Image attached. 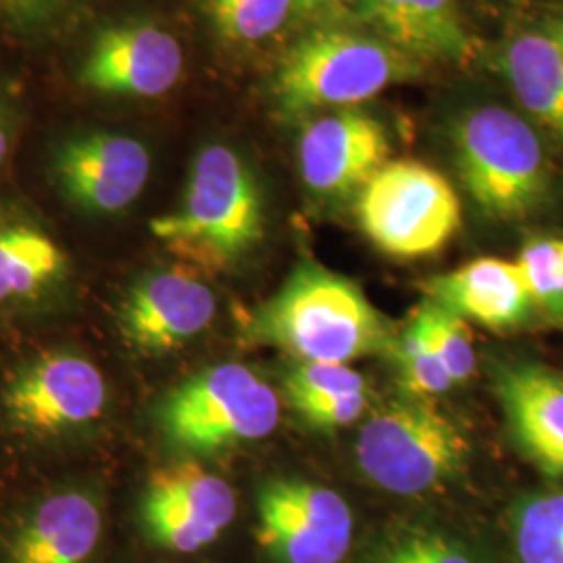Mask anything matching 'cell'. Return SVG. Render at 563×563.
Listing matches in <instances>:
<instances>
[{
    "instance_id": "6da1fadb",
    "label": "cell",
    "mask_w": 563,
    "mask_h": 563,
    "mask_svg": "<svg viewBox=\"0 0 563 563\" xmlns=\"http://www.w3.org/2000/svg\"><path fill=\"white\" fill-rule=\"evenodd\" d=\"M249 339L278 346L301 363L349 365L395 353V334L355 282L302 262L249 322Z\"/></svg>"
},
{
    "instance_id": "7a4b0ae2",
    "label": "cell",
    "mask_w": 563,
    "mask_h": 563,
    "mask_svg": "<svg viewBox=\"0 0 563 563\" xmlns=\"http://www.w3.org/2000/svg\"><path fill=\"white\" fill-rule=\"evenodd\" d=\"M262 186L241 155L209 144L195 157L178 209L151 222V232L184 265L225 272L262 241Z\"/></svg>"
},
{
    "instance_id": "3957f363",
    "label": "cell",
    "mask_w": 563,
    "mask_h": 563,
    "mask_svg": "<svg viewBox=\"0 0 563 563\" xmlns=\"http://www.w3.org/2000/svg\"><path fill=\"white\" fill-rule=\"evenodd\" d=\"M418 65L372 30L323 25L302 34L284 55L274 99L286 118L355 109L395 84L418 78Z\"/></svg>"
},
{
    "instance_id": "277c9868",
    "label": "cell",
    "mask_w": 563,
    "mask_h": 563,
    "mask_svg": "<svg viewBox=\"0 0 563 563\" xmlns=\"http://www.w3.org/2000/svg\"><path fill=\"white\" fill-rule=\"evenodd\" d=\"M453 146L463 186L484 216L518 222L543 207L551 169L526 118L501 104L470 109L455 123Z\"/></svg>"
},
{
    "instance_id": "5b68a950",
    "label": "cell",
    "mask_w": 563,
    "mask_h": 563,
    "mask_svg": "<svg viewBox=\"0 0 563 563\" xmlns=\"http://www.w3.org/2000/svg\"><path fill=\"white\" fill-rule=\"evenodd\" d=\"M278 420L276 390L241 363H222L188 378L159 407L163 434L190 453L262 441Z\"/></svg>"
},
{
    "instance_id": "8992f818",
    "label": "cell",
    "mask_w": 563,
    "mask_h": 563,
    "mask_svg": "<svg viewBox=\"0 0 563 563\" xmlns=\"http://www.w3.org/2000/svg\"><path fill=\"white\" fill-rule=\"evenodd\" d=\"M357 222L383 253L434 255L462 225V202L441 172L413 159L388 162L357 195Z\"/></svg>"
},
{
    "instance_id": "52a82bcc",
    "label": "cell",
    "mask_w": 563,
    "mask_h": 563,
    "mask_svg": "<svg viewBox=\"0 0 563 563\" xmlns=\"http://www.w3.org/2000/svg\"><path fill=\"white\" fill-rule=\"evenodd\" d=\"M470 443L439 409L395 401L378 409L357 441L363 474L395 495H422L463 470Z\"/></svg>"
},
{
    "instance_id": "ba28073f",
    "label": "cell",
    "mask_w": 563,
    "mask_h": 563,
    "mask_svg": "<svg viewBox=\"0 0 563 563\" xmlns=\"http://www.w3.org/2000/svg\"><path fill=\"white\" fill-rule=\"evenodd\" d=\"M257 541L280 563H341L353 539V514L332 488L272 481L257 501Z\"/></svg>"
},
{
    "instance_id": "9c48e42d",
    "label": "cell",
    "mask_w": 563,
    "mask_h": 563,
    "mask_svg": "<svg viewBox=\"0 0 563 563\" xmlns=\"http://www.w3.org/2000/svg\"><path fill=\"white\" fill-rule=\"evenodd\" d=\"M234 488L201 463L186 460L155 470L142 493L141 518L153 543L197 553L220 539L236 516Z\"/></svg>"
},
{
    "instance_id": "30bf717a",
    "label": "cell",
    "mask_w": 563,
    "mask_h": 563,
    "mask_svg": "<svg viewBox=\"0 0 563 563\" xmlns=\"http://www.w3.org/2000/svg\"><path fill=\"white\" fill-rule=\"evenodd\" d=\"M151 165V153L141 141L113 132H90L60 142L51 162V176L74 207L113 216L141 197Z\"/></svg>"
},
{
    "instance_id": "8fae6325",
    "label": "cell",
    "mask_w": 563,
    "mask_h": 563,
    "mask_svg": "<svg viewBox=\"0 0 563 563\" xmlns=\"http://www.w3.org/2000/svg\"><path fill=\"white\" fill-rule=\"evenodd\" d=\"M388 155L383 121L357 107L309 118L297 142L302 181L325 199L360 195L388 163Z\"/></svg>"
},
{
    "instance_id": "7c38bea8",
    "label": "cell",
    "mask_w": 563,
    "mask_h": 563,
    "mask_svg": "<svg viewBox=\"0 0 563 563\" xmlns=\"http://www.w3.org/2000/svg\"><path fill=\"white\" fill-rule=\"evenodd\" d=\"M181 71L184 51L172 32L153 21H128L90 44L80 84L102 95L155 99L180 81Z\"/></svg>"
},
{
    "instance_id": "4fadbf2b",
    "label": "cell",
    "mask_w": 563,
    "mask_h": 563,
    "mask_svg": "<svg viewBox=\"0 0 563 563\" xmlns=\"http://www.w3.org/2000/svg\"><path fill=\"white\" fill-rule=\"evenodd\" d=\"M9 420L53 434L97 420L107 402L101 369L76 355H46L23 367L4 390Z\"/></svg>"
},
{
    "instance_id": "5bb4252c",
    "label": "cell",
    "mask_w": 563,
    "mask_h": 563,
    "mask_svg": "<svg viewBox=\"0 0 563 563\" xmlns=\"http://www.w3.org/2000/svg\"><path fill=\"white\" fill-rule=\"evenodd\" d=\"M216 295L188 272H159L136 282L121 301L118 325L132 349L163 355L197 339L213 322Z\"/></svg>"
},
{
    "instance_id": "9a60e30c",
    "label": "cell",
    "mask_w": 563,
    "mask_h": 563,
    "mask_svg": "<svg viewBox=\"0 0 563 563\" xmlns=\"http://www.w3.org/2000/svg\"><path fill=\"white\" fill-rule=\"evenodd\" d=\"M367 30L407 57L465 63L474 55L460 0H355Z\"/></svg>"
},
{
    "instance_id": "2e32d148",
    "label": "cell",
    "mask_w": 563,
    "mask_h": 563,
    "mask_svg": "<svg viewBox=\"0 0 563 563\" xmlns=\"http://www.w3.org/2000/svg\"><path fill=\"white\" fill-rule=\"evenodd\" d=\"M430 301L463 320L505 332L522 325L534 307L516 262L481 257L423 284Z\"/></svg>"
},
{
    "instance_id": "e0dca14e",
    "label": "cell",
    "mask_w": 563,
    "mask_h": 563,
    "mask_svg": "<svg viewBox=\"0 0 563 563\" xmlns=\"http://www.w3.org/2000/svg\"><path fill=\"white\" fill-rule=\"evenodd\" d=\"M497 393L523 451L549 472L563 476V378L534 363L504 365Z\"/></svg>"
},
{
    "instance_id": "ac0fdd59",
    "label": "cell",
    "mask_w": 563,
    "mask_h": 563,
    "mask_svg": "<svg viewBox=\"0 0 563 563\" xmlns=\"http://www.w3.org/2000/svg\"><path fill=\"white\" fill-rule=\"evenodd\" d=\"M101 507L86 493H59L13 534L7 563H86L101 541Z\"/></svg>"
},
{
    "instance_id": "d6986e66",
    "label": "cell",
    "mask_w": 563,
    "mask_h": 563,
    "mask_svg": "<svg viewBox=\"0 0 563 563\" xmlns=\"http://www.w3.org/2000/svg\"><path fill=\"white\" fill-rule=\"evenodd\" d=\"M501 71L523 111L563 142V46L547 30L520 32L501 51Z\"/></svg>"
},
{
    "instance_id": "ffe728a7",
    "label": "cell",
    "mask_w": 563,
    "mask_h": 563,
    "mask_svg": "<svg viewBox=\"0 0 563 563\" xmlns=\"http://www.w3.org/2000/svg\"><path fill=\"white\" fill-rule=\"evenodd\" d=\"M63 269L65 255L48 234L32 225L0 228V301L34 295Z\"/></svg>"
},
{
    "instance_id": "44dd1931",
    "label": "cell",
    "mask_w": 563,
    "mask_h": 563,
    "mask_svg": "<svg viewBox=\"0 0 563 563\" xmlns=\"http://www.w3.org/2000/svg\"><path fill=\"white\" fill-rule=\"evenodd\" d=\"M205 9L218 34L232 44L269 41L302 13L299 0H205Z\"/></svg>"
},
{
    "instance_id": "7402d4cb",
    "label": "cell",
    "mask_w": 563,
    "mask_h": 563,
    "mask_svg": "<svg viewBox=\"0 0 563 563\" xmlns=\"http://www.w3.org/2000/svg\"><path fill=\"white\" fill-rule=\"evenodd\" d=\"M514 543L522 563H563V493L537 495L520 507Z\"/></svg>"
},
{
    "instance_id": "603a6c76",
    "label": "cell",
    "mask_w": 563,
    "mask_h": 563,
    "mask_svg": "<svg viewBox=\"0 0 563 563\" xmlns=\"http://www.w3.org/2000/svg\"><path fill=\"white\" fill-rule=\"evenodd\" d=\"M532 305L563 323V236H534L516 260Z\"/></svg>"
},
{
    "instance_id": "cb8c5ba5",
    "label": "cell",
    "mask_w": 563,
    "mask_h": 563,
    "mask_svg": "<svg viewBox=\"0 0 563 563\" xmlns=\"http://www.w3.org/2000/svg\"><path fill=\"white\" fill-rule=\"evenodd\" d=\"M416 318L453 383H465L476 372V351L465 320L432 301L423 302Z\"/></svg>"
},
{
    "instance_id": "d4e9b609",
    "label": "cell",
    "mask_w": 563,
    "mask_h": 563,
    "mask_svg": "<svg viewBox=\"0 0 563 563\" xmlns=\"http://www.w3.org/2000/svg\"><path fill=\"white\" fill-rule=\"evenodd\" d=\"M395 353L399 355L405 384L411 393L422 397H434L455 386L443 363L432 351L422 323L418 322L416 316L395 344Z\"/></svg>"
},
{
    "instance_id": "484cf974",
    "label": "cell",
    "mask_w": 563,
    "mask_h": 563,
    "mask_svg": "<svg viewBox=\"0 0 563 563\" xmlns=\"http://www.w3.org/2000/svg\"><path fill=\"white\" fill-rule=\"evenodd\" d=\"M286 390L292 405L305 399L363 393L365 380L362 374L341 363H299L286 376Z\"/></svg>"
},
{
    "instance_id": "4316f807",
    "label": "cell",
    "mask_w": 563,
    "mask_h": 563,
    "mask_svg": "<svg viewBox=\"0 0 563 563\" xmlns=\"http://www.w3.org/2000/svg\"><path fill=\"white\" fill-rule=\"evenodd\" d=\"M374 563H474L462 547L439 532L413 530L386 544Z\"/></svg>"
},
{
    "instance_id": "83f0119b",
    "label": "cell",
    "mask_w": 563,
    "mask_h": 563,
    "mask_svg": "<svg viewBox=\"0 0 563 563\" xmlns=\"http://www.w3.org/2000/svg\"><path fill=\"white\" fill-rule=\"evenodd\" d=\"M367 390L351 393V395H334V397H318L292 402V407L302 418L318 428H342L357 422L367 409Z\"/></svg>"
},
{
    "instance_id": "f1b7e54d",
    "label": "cell",
    "mask_w": 563,
    "mask_h": 563,
    "mask_svg": "<svg viewBox=\"0 0 563 563\" xmlns=\"http://www.w3.org/2000/svg\"><path fill=\"white\" fill-rule=\"evenodd\" d=\"M67 0H0V7L23 25H36L53 18Z\"/></svg>"
},
{
    "instance_id": "f546056e",
    "label": "cell",
    "mask_w": 563,
    "mask_h": 563,
    "mask_svg": "<svg viewBox=\"0 0 563 563\" xmlns=\"http://www.w3.org/2000/svg\"><path fill=\"white\" fill-rule=\"evenodd\" d=\"M11 132H13V121H11V111L0 99V165L9 155V146H11Z\"/></svg>"
},
{
    "instance_id": "4dcf8cb0",
    "label": "cell",
    "mask_w": 563,
    "mask_h": 563,
    "mask_svg": "<svg viewBox=\"0 0 563 563\" xmlns=\"http://www.w3.org/2000/svg\"><path fill=\"white\" fill-rule=\"evenodd\" d=\"M544 30L563 46V11L558 13V15H553V18H549Z\"/></svg>"
},
{
    "instance_id": "1f68e13d",
    "label": "cell",
    "mask_w": 563,
    "mask_h": 563,
    "mask_svg": "<svg viewBox=\"0 0 563 563\" xmlns=\"http://www.w3.org/2000/svg\"><path fill=\"white\" fill-rule=\"evenodd\" d=\"M301 2L302 13L307 11H313V9H322V7H330V4H336L341 0H299Z\"/></svg>"
}]
</instances>
